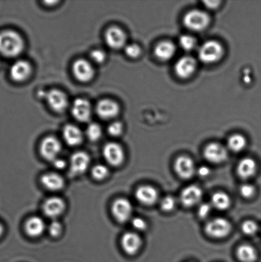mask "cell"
<instances>
[{
	"label": "cell",
	"instance_id": "cell-1",
	"mask_svg": "<svg viewBox=\"0 0 261 262\" xmlns=\"http://www.w3.org/2000/svg\"><path fill=\"white\" fill-rule=\"evenodd\" d=\"M24 40L18 33L13 30H6L0 33V54L4 56L13 58L23 51Z\"/></svg>",
	"mask_w": 261,
	"mask_h": 262
},
{
	"label": "cell",
	"instance_id": "cell-2",
	"mask_svg": "<svg viewBox=\"0 0 261 262\" xmlns=\"http://www.w3.org/2000/svg\"><path fill=\"white\" fill-rule=\"evenodd\" d=\"M224 55V47L217 40H207L198 50L199 59L205 64H215L222 59Z\"/></svg>",
	"mask_w": 261,
	"mask_h": 262
},
{
	"label": "cell",
	"instance_id": "cell-3",
	"mask_svg": "<svg viewBox=\"0 0 261 262\" xmlns=\"http://www.w3.org/2000/svg\"><path fill=\"white\" fill-rule=\"evenodd\" d=\"M183 21L187 29L193 32H201L208 27L210 17L205 11L194 9L185 15Z\"/></svg>",
	"mask_w": 261,
	"mask_h": 262
},
{
	"label": "cell",
	"instance_id": "cell-4",
	"mask_svg": "<svg viewBox=\"0 0 261 262\" xmlns=\"http://www.w3.org/2000/svg\"><path fill=\"white\" fill-rule=\"evenodd\" d=\"M231 231V225L226 219L217 218L206 224L205 231L211 238L215 239L224 238Z\"/></svg>",
	"mask_w": 261,
	"mask_h": 262
},
{
	"label": "cell",
	"instance_id": "cell-5",
	"mask_svg": "<svg viewBox=\"0 0 261 262\" xmlns=\"http://www.w3.org/2000/svg\"><path fill=\"white\" fill-rule=\"evenodd\" d=\"M111 211L116 221L120 223H125L131 218L133 206L127 199L118 198L114 201Z\"/></svg>",
	"mask_w": 261,
	"mask_h": 262
},
{
	"label": "cell",
	"instance_id": "cell-6",
	"mask_svg": "<svg viewBox=\"0 0 261 262\" xmlns=\"http://www.w3.org/2000/svg\"><path fill=\"white\" fill-rule=\"evenodd\" d=\"M103 155L109 165L118 166L123 163L125 159V153L123 148L117 143H107L103 148Z\"/></svg>",
	"mask_w": 261,
	"mask_h": 262
},
{
	"label": "cell",
	"instance_id": "cell-7",
	"mask_svg": "<svg viewBox=\"0 0 261 262\" xmlns=\"http://www.w3.org/2000/svg\"><path fill=\"white\" fill-rule=\"evenodd\" d=\"M204 156L210 163L221 164L227 160L228 151L220 143H210L204 148Z\"/></svg>",
	"mask_w": 261,
	"mask_h": 262
},
{
	"label": "cell",
	"instance_id": "cell-8",
	"mask_svg": "<svg viewBox=\"0 0 261 262\" xmlns=\"http://www.w3.org/2000/svg\"><path fill=\"white\" fill-rule=\"evenodd\" d=\"M197 64L191 56H184L177 60L174 65V72L181 79H188L196 72Z\"/></svg>",
	"mask_w": 261,
	"mask_h": 262
},
{
	"label": "cell",
	"instance_id": "cell-9",
	"mask_svg": "<svg viewBox=\"0 0 261 262\" xmlns=\"http://www.w3.org/2000/svg\"><path fill=\"white\" fill-rule=\"evenodd\" d=\"M45 97L50 109L55 112H63L68 107V99L67 95L61 90H50L45 94Z\"/></svg>",
	"mask_w": 261,
	"mask_h": 262
},
{
	"label": "cell",
	"instance_id": "cell-10",
	"mask_svg": "<svg viewBox=\"0 0 261 262\" xmlns=\"http://www.w3.org/2000/svg\"><path fill=\"white\" fill-rule=\"evenodd\" d=\"M62 150V145L57 138L48 137L40 144V153L45 160L53 161L58 158Z\"/></svg>",
	"mask_w": 261,
	"mask_h": 262
},
{
	"label": "cell",
	"instance_id": "cell-11",
	"mask_svg": "<svg viewBox=\"0 0 261 262\" xmlns=\"http://www.w3.org/2000/svg\"><path fill=\"white\" fill-rule=\"evenodd\" d=\"M72 72L76 79L82 83L90 82L95 74L92 65L85 59H78L73 63Z\"/></svg>",
	"mask_w": 261,
	"mask_h": 262
},
{
	"label": "cell",
	"instance_id": "cell-12",
	"mask_svg": "<svg viewBox=\"0 0 261 262\" xmlns=\"http://www.w3.org/2000/svg\"><path fill=\"white\" fill-rule=\"evenodd\" d=\"M105 40L106 44L110 48L120 49L125 47L126 35L120 28L111 27L106 30Z\"/></svg>",
	"mask_w": 261,
	"mask_h": 262
},
{
	"label": "cell",
	"instance_id": "cell-13",
	"mask_svg": "<svg viewBox=\"0 0 261 262\" xmlns=\"http://www.w3.org/2000/svg\"><path fill=\"white\" fill-rule=\"evenodd\" d=\"M71 111L73 117L81 122H88L92 115L90 102L83 98H78L73 102Z\"/></svg>",
	"mask_w": 261,
	"mask_h": 262
},
{
	"label": "cell",
	"instance_id": "cell-14",
	"mask_svg": "<svg viewBox=\"0 0 261 262\" xmlns=\"http://www.w3.org/2000/svg\"><path fill=\"white\" fill-rule=\"evenodd\" d=\"M174 170L184 179H189L193 177L196 171L194 161L191 158L184 155L177 158L174 163Z\"/></svg>",
	"mask_w": 261,
	"mask_h": 262
},
{
	"label": "cell",
	"instance_id": "cell-15",
	"mask_svg": "<svg viewBox=\"0 0 261 262\" xmlns=\"http://www.w3.org/2000/svg\"><path fill=\"white\" fill-rule=\"evenodd\" d=\"M202 195H203V193L199 186H189L181 191L180 201L184 206H187V207H191L201 201Z\"/></svg>",
	"mask_w": 261,
	"mask_h": 262
},
{
	"label": "cell",
	"instance_id": "cell-16",
	"mask_svg": "<svg viewBox=\"0 0 261 262\" xmlns=\"http://www.w3.org/2000/svg\"><path fill=\"white\" fill-rule=\"evenodd\" d=\"M90 164V158L87 153L77 152L70 158L71 173L75 175H81L88 170Z\"/></svg>",
	"mask_w": 261,
	"mask_h": 262
},
{
	"label": "cell",
	"instance_id": "cell-17",
	"mask_svg": "<svg viewBox=\"0 0 261 262\" xmlns=\"http://www.w3.org/2000/svg\"><path fill=\"white\" fill-rule=\"evenodd\" d=\"M43 212L48 218L55 219L60 216L65 209V201L59 197H50L43 204Z\"/></svg>",
	"mask_w": 261,
	"mask_h": 262
},
{
	"label": "cell",
	"instance_id": "cell-18",
	"mask_svg": "<svg viewBox=\"0 0 261 262\" xmlns=\"http://www.w3.org/2000/svg\"><path fill=\"white\" fill-rule=\"evenodd\" d=\"M96 111L102 119L110 120L115 118L120 112V107L115 101L109 99L100 100L98 102Z\"/></svg>",
	"mask_w": 261,
	"mask_h": 262
},
{
	"label": "cell",
	"instance_id": "cell-19",
	"mask_svg": "<svg viewBox=\"0 0 261 262\" xmlns=\"http://www.w3.org/2000/svg\"><path fill=\"white\" fill-rule=\"evenodd\" d=\"M32 73L31 65L25 60H19L12 65L10 75L14 82L21 83L29 79Z\"/></svg>",
	"mask_w": 261,
	"mask_h": 262
},
{
	"label": "cell",
	"instance_id": "cell-20",
	"mask_svg": "<svg viewBox=\"0 0 261 262\" xmlns=\"http://www.w3.org/2000/svg\"><path fill=\"white\" fill-rule=\"evenodd\" d=\"M137 200L144 205H152L158 200L159 193L151 186H141L137 189L135 193Z\"/></svg>",
	"mask_w": 261,
	"mask_h": 262
},
{
	"label": "cell",
	"instance_id": "cell-21",
	"mask_svg": "<svg viewBox=\"0 0 261 262\" xmlns=\"http://www.w3.org/2000/svg\"><path fill=\"white\" fill-rule=\"evenodd\" d=\"M121 244V247L126 254L129 255H134L140 249L142 240L138 234L129 231L123 234Z\"/></svg>",
	"mask_w": 261,
	"mask_h": 262
},
{
	"label": "cell",
	"instance_id": "cell-22",
	"mask_svg": "<svg viewBox=\"0 0 261 262\" xmlns=\"http://www.w3.org/2000/svg\"><path fill=\"white\" fill-rule=\"evenodd\" d=\"M176 52L175 45L168 40L159 42L154 49V56L162 62H167L171 60L175 55Z\"/></svg>",
	"mask_w": 261,
	"mask_h": 262
},
{
	"label": "cell",
	"instance_id": "cell-23",
	"mask_svg": "<svg viewBox=\"0 0 261 262\" xmlns=\"http://www.w3.org/2000/svg\"><path fill=\"white\" fill-rule=\"evenodd\" d=\"M63 136L67 144L72 147L80 145L83 142L82 131L74 125H66L63 128Z\"/></svg>",
	"mask_w": 261,
	"mask_h": 262
},
{
	"label": "cell",
	"instance_id": "cell-24",
	"mask_svg": "<svg viewBox=\"0 0 261 262\" xmlns=\"http://www.w3.org/2000/svg\"><path fill=\"white\" fill-rule=\"evenodd\" d=\"M257 164L252 158H245L241 160L237 166L238 176L243 179H248L255 175Z\"/></svg>",
	"mask_w": 261,
	"mask_h": 262
},
{
	"label": "cell",
	"instance_id": "cell-25",
	"mask_svg": "<svg viewBox=\"0 0 261 262\" xmlns=\"http://www.w3.org/2000/svg\"><path fill=\"white\" fill-rule=\"evenodd\" d=\"M41 183L45 188L52 191L62 190L64 187L65 181L62 176L56 173H47L41 177Z\"/></svg>",
	"mask_w": 261,
	"mask_h": 262
},
{
	"label": "cell",
	"instance_id": "cell-26",
	"mask_svg": "<svg viewBox=\"0 0 261 262\" xmlns=\"http://www.w3.org/2000/svg\"><path fill=\"white\" fill-rule=\"evenodd\" d=\"M45 224L42 218L38 216L32 217L25 224V231L30 237L37 238L42 235L45 230Z\"/></svg>",
	"mask_w": 261,
	"mask_h": 262
},
{
	"label": "cell",
	"instance_id": "cell-27",
	"mask_svg": "<svg viewBox=\"0 0 261 262\" xmlns=\"http://www.w3.org/2000/svg\"><path fill=\"white\" fill-rule=\"evenodd\" d=\"M238 259L242 262H255L257 258V252L253 246L243 244L238 248Z\"/></svg>",
	"mask_w": 261,
	"mask_h": 262
},
{
	"label": "cell",
	"instance_id": "cell-28",
	"mask_svg": "<svg viewBox=\"0 0 261 262\" xmlns=\"http://www.w3.org/2000/svg\"><path fill=\"white\" fill-rule=\"evenodd\" d=\"M212 206L219 211H225L230 205V199L226 193L218 192L212 196Z\"/></svg>",
	"mask_w": 261,
	"mask_h": 262
},
{
	"label": "cell",
	"instance_id": "cell-29",
	"mask_svg": "<svg viewBox=\"0 0 261 262\" xmlns=\"http://www.w3.org/2000/svg\"><path fill=\"white\" fill-rule=\"evenodd\" d=\"M227 145L228 149L232 152H240L247 146V140L242 135H232L228 138Z\"/></svg>",
	"mask_w": 261,
	"mask_h": 262
},
{
	"label": "cell",
	"instance_id": "cell-30",
	"mask_svg": "<svg viewBox=\"0 0 261 262\" xmlns=\"http://www.w3.org/2000/svg\"><path fill=\"white\" fill-rule=\"evenodd\" d=\"M179 44L184 51H192L196 48L197 41L196 38L192 35L186 34L179 37Z\"/></svg>",
	"mask_w": 261,
	"mask_h": 262
},
{
	"label": "cell",
	"instance_id": "cell-31",
	"mask_svg": "<svg viewBox=\"0 0 261 262\" xmlns=\"http://www.w3.org/2000/svg\"><path fill=\"white\" fill-rule=\"evenodd\" d=\"M86 135L87 136L88 139L92 141V142H95V141L99 140L101 136H102V128L97 123H90L86 128Z\"/></svg>",
	"mask_w": 261,
	"mask_h": 262
},
{
	"label": "cell",
	"instance_id": "cell-32",
	"mask_svg": "<svg viewBox=\"0 0 261 262\" xmlns=\"http://www.w3.org/2000/svg\"><path fill=\"white\" fill-rule=\"evenodd\" d=\"M92 176L96 180H102L105 179L109 175V169L103 165H95L92 169Z\"/></svg>",
	"mask_w": 261,
	"mask_h": 262
},
{
	"label": "cell",
	"instance_id": "cell-33",
	"mask_svg": "<svg viewBox=\"0 0 261 262\" xmlns=\"http://www.w3.org/2000/svg\"><path fill=\"white\" fill-rule=\"evenodd\" d=\"M242 229L245 235H253L258 231V225L254 221L248 220L243 223Z\"/></svg>",
	"mask_w": 261,
	"mask_h": 262
},
{
	"label": "cell",
	"instance_id": "cell-34",
	"mask_svg": "<svg viewBox=\"0 0 261 262\" xmlns=\"http://www.w3.org/2000/svg\"><path fill=\"white\" fill-rule=\"evenodd\" d=\"M125 53L126 56L131 59H137L141 54V49L139 45L136 44H130L126 45Z\"/></svg>",
	"mask_w": 261,
	"mask_h": 262
},
{
	"label": "cell",
	"instance_id": "cell-35",
	"mask_svg": "<svg viewBox=\"0 0 261 262\" xmlns=\"http://www.w3.org/2000/svg\"><path fill=\"white\" fill-rule=\"evenodd\" d=\"M176 200L172 196H167L162 199L161 202L162 210L165 212H171L176 206Z\"/></svg>",
	"mask_w": 261,
	"mask_h": 262
},
{
	"label": "cell",
	"instance_id": "cell-36",
	"mask_svg": "<svg viewBox=\"0 0 261 262\" xmlns=\"http://www.w3.org/2000/svg\"><path fill=\"white\" fill-rule=\"evenodd\" d=\"M123 127L122 123L120 122H114L109 125L108 130L109 134L112 137H119L122 133Z\"/></svg>",
	"mask_w": 261,
	"mask_h": 262
},
{
	"label": "cell",
	"instance_id": "cell-37",
	"mask_svg": "<svg viewBox=\"0 0 261 262\" xmlns=\"http://www.w3.org/2000/svg\"><path fill=\"white\" fill-rule=\"evenodd\" d=\"M241 195L245 198H251L255 195V189L254 186L249 185V184H245L241 186L240 188Z\"/></svg>",
	"mask_w": 261,
	"mask_h": 262
},
{
	"label": "cell",
	"instance_id": "cell-38",
	"mask_svg": "<svg viewBox=\"0 0 261 262\" xmlns=\"http://www.w3.org/2000/svg\"><path fill=\"white\" fill-rule=\"evenodd\" d=\"M48 231L53 238H57L62 232V225L59 221H53L48 227Z\"/></svg>",
	"mask_w": 261,
	"mask_h": 262
},
{
	"label": "cell",
	"instance_id": "cell-39",
	"mask_svg": "<svg viewBox=\"0 0 261 262\" xmlns=\"http://www.w3.org/2000/svg\"><path fill=\"white\" fill-rule=\"evenodd\" d=\"M90 59L95 64H101L105 61L106 56L102 50L95 49L90 53Z\"/></svg>",
	"mask_w": 261,
	"mask_h": 262
},
{
	"label": "cell",
	"instance_id": "cell-40",
	"mask_svg": "<svg viewBox=\"0 0 261 262\" xmlns=\"http://www.w3.org/2000/svg\"><path fill=\"white\" fill-rule=\"evenodd\" d=\"M213 206L211 204L205 203L199 206L198 215L200 218H206L211 213Z\"/></svg>",
	"mask_w": 261,
	"mask_h": 262
},
{
	"label": "cell",
	"instance_id": "cell-41",
	"mask_svg": "<svg viewBox=\"0 0 261 262\" xmlns=\"http://www.w3.org/2000/svg\"><path fill=\"white\" fill-rule=\"evenodd\" d=\"M133 227L137 230L144 231L147 228V223L143 218H135L132 221Z\"/></svg>",
	"mask_w": 261,
	"mask_h": 262
},
{
	"label": "cell",
	"instance_id": "cell-42",
	"mask_svg": "<svg viewBox=\"0 0 261 262\" xmlns=\"http://www.w3.org/2000/svg\"><path fill=\"white\" fill-rule=\"evenodd\" d=\"M200 177H206L211 174V170L206 166H202L196 170Z\"/></svg>",
	"mask_w": 261,
	"mask_h": 262
},
{
	"label": "cell",
	"instance_id": "cell-43",
	"mask_svg": "<svg viewBox=\"0 0 261 262\" xmlns=\"http://www.w3.org/2000/svg\"><path fill=\"white\" fill-rule=\"evenodd\" d=\"M221 2L219 1H205L203 2L204 6L210 10L216 9L220 6Z\"/></svg>",
	"mask_w": 261,
	"mask_h": 262
},
{
	"label": "cell",
	"instance_id": "cell-44",
	"mask_svg": "<svg viewBox=\"0 0 261 262\" xmlns=\"http://www.w3.org/2000/svg\"><path fill=\"white\" fill-rule=\"evenodd\" d=\"M53 166H55V168L58 169V170H62L66 166L65 161L62 159L57 158L55 160L53 161Z\"/></svg>",
	"mask_w": 261,
	"mask_h": 262
},
{
	"label": "cell",
	"instance_id": "cell-45",
	"mask_svg": "<svg viewBox=\"0 0 261 262\" xmlns=\"http://www.w3.org/2000/svg\"><path fill=\"white\" fill-rule=\"evenodd\" d=\"M4 232V227L2 224H0V237L2 236V233Z\"/></svg>",
	"mask_w": 261,
	"mask_h": 262
}]
</instances>
